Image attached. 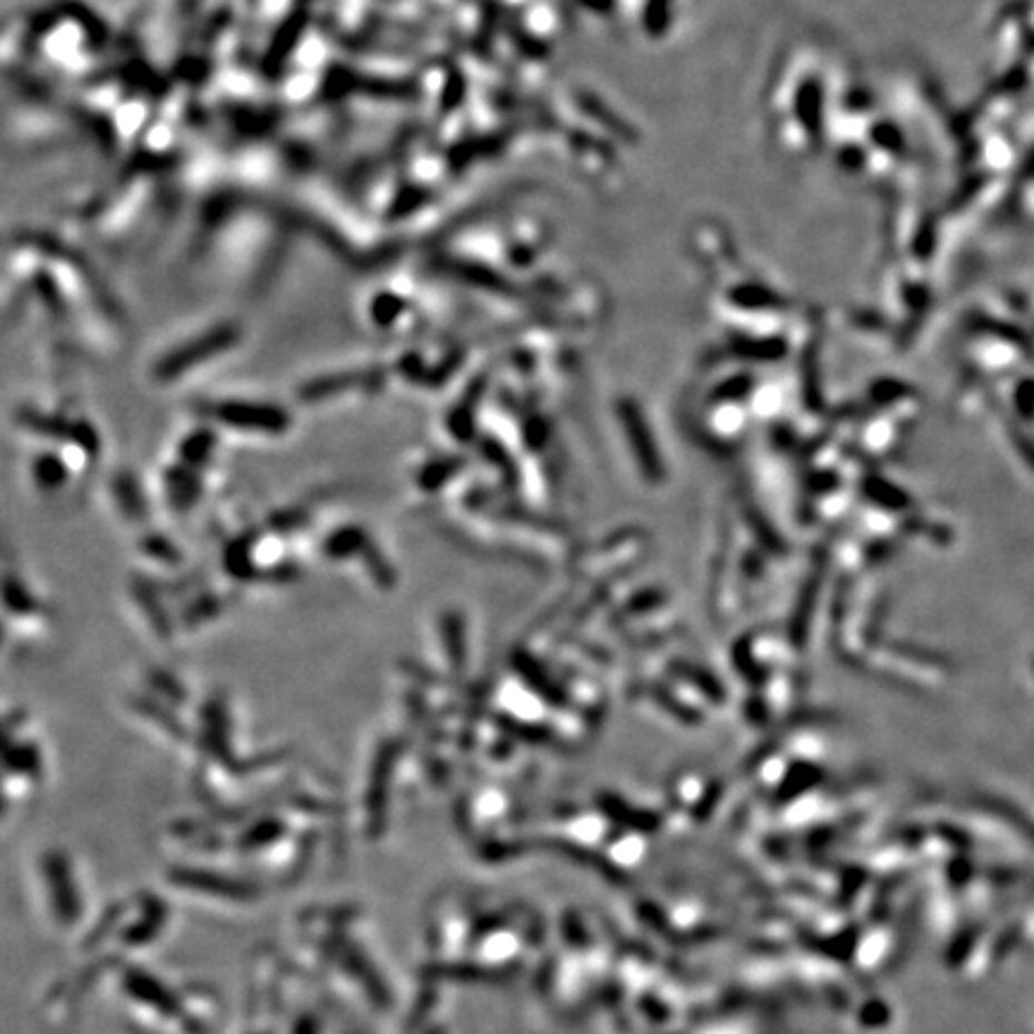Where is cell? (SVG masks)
Returning <instances> with one entry per match:
<instances>
[{
  "mask_svg": "<svg viewBox=\"0 0 1034 1034\" xmlns=\"http://www.w3.org/2000/svg\"><path fill=\"white\" fill-rule=\"evenodd\" d=\"M118 998L137 1034H211L218 1021L211 986L175 984L141 965H120Z\"/></svg>",
  "mask_w": 1034,
  "mask_h": 1034,
  "instance_id": "2",
  "label": "cell"
},
{
  "mask_svg": "<svg viewBox=\"0 0 1034 1034\" xmlns=\"http://www.w3.org/2000/svg\"><path fill=\"white\" fill-rule=\"evenodd\" d=\"M43 903L60 929H75L85 915V894L72 857L66 850H51L39 860Z\"/></svg>",
  "mask_w": 1034,
  "mask_h": 1034,
  "instance_id": "3",
  "label": "cell"
},
{
  "mask_svg": "<svg viewBox=\"0 0 1034 1034\" xmlns=\"http://www.w3.org/2000/svg\"><path fill=\"white\" fill-rule=\"evenodd\" d=\"M299 953H305L307 973L326 975L333 989L349 994L353 1004L370 1011H391L393 989L386 982V969L378 963L367 944L357 936V913L347 908H314L299 917L297 925Z\"/></svg>",
  "mask_w": 1034,
  "mask_h": 1034,
  "instance_id": "1",
  "label": "cell"
}]
</instances>
